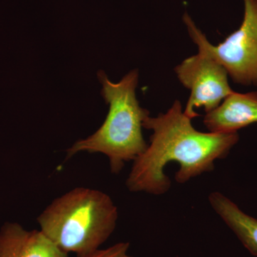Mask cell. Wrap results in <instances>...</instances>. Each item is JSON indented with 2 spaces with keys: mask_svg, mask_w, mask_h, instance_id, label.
I'll return each instance as SVG.
<instances>
[{
  "mask_svg": "<svg viewBox=\"0 0 257 257\" xmlns=\"http://www.w3.org/2000/svg\"><path fill=\"white\" fill-rule=\"evenodd\" d=\"M143 128L152 131L150 143L134 161L126 185L131 192L154 195H162L170 189V179L164 172L167 164H179L175 180L184 184L212 172L215 161L227 156L239 140L237 133L198 131L193 126L192 119L184 114L179 100L167 112L147 117Z\"/></svg>",
  "mask_w": 257,
  "mask_h": 257,
  "instance_id": "cell-1",
  "label": "cell"
},
{
  "mask_svg": "<svg viewBox=\"0 0 257 257\" xmlns=\"http://www.w3.org/2000/svg\"><path fill=\"white\" fill-rule=\"evenodd\" d=\"M97 77L102 87L101 96L109 105V112L97 131L67 150V159L81 152L101 153L109 159L111 172L118 174L125 162L136 160L148 147L143 128L150 111L142 107L137 99L138 69L117 83L111 82L103 70L98 72Z\"/></svg>",
  "mask_w": 257,
  "mask_h": 257,
  "instance_id": "cell-2",
  "label": "cell"
},
{
  "mask_svg": "<svg viewBox=\"0 0 257 257\" xmlns=\"http://www.w3.org/2000/svg\"><path fill=\"white\" fill-rule=\"evenodd\" d=\"M117 207L106 193L77 187L52 201L37 218L40 231L64 252L99 249L116 228Z\"/></svg>",
  "mask_w": 257,
  "mask_h": 257,
  "instance_id": "cell-3",
  "label": "cell"
},
{
  "mask_svg": "<svg viewBox=\"0 0 257 257\" xmlns=\"http://www.w3.org/2000/svg\"><path fill=\"white\" fill-rule=\"evenodd\" d=\"M242 23L219 45H212L188 13L183 21L199 52L210 56L222 65L233 82L257 87V0H243Z\"/></svg>",
  "mask_w": 257,
  "mask_h": 257,
  "instance_id": "cell-4",
  "label": "cell"
},
{
  "mask_svg": "<svg viewBox=\"0 0 257 257\" xmlns=\"http://www.w3.org/2000/svg\"><path fill=\"white\" fill-rule=\"evenodd\" d=\"M175 70L179 82L190 90L184 109L190 119L199 116L196 109L203 108L207 114L234 92L230 87L229 74L224 67L204 52L185 59Z\"/></svg>",
  "mask_w": 257,
  "mask_h": 257,
  "instance_id": "cell-5",
  "label": "cell"
},
{
  "mask_svg": "<svg viewBox=\"0 0 257 257\" xmlns=\"http://www.w3.org/2000/svg\"><path fill=\"white\" fill-rule=\"evenodd\" d=\"M257 123V92H233L220 105L206 114L204 124L214 133H237Z\"/></svg>",
  "mask_w": 257,
  "mask_h": 257,
  "instance_id": "cell-6",
  "label": "cell"
},
{
  "mask_svg": "<svg viewBox=\"0 0 257 257\" xmlns=\"http://www.w3.org/2000/svg\"><path fill=\"white\" fill-rule=\"evenodd\" d=\"M0 257H69L40 230L7 223L0 231Z\"/></svg>",
  "mask_w": 257,
  "mask_h": 257,
  "instance_id": "cell-7",
  "label": "cell"
},
{
  "mask_svg": "<svg viewBox=\"0 0 257 257\" xmlns=\"http://www.w3.org/2000/svg\"><path fill=\"white\" fill-rule=\"evenodd\" d=\"M209 202L244 247L253 256H257V219L245 214L235 203L220 192L211 193Z\"/></svg>",
  "mask_w": 257,
  "mask_h": 257,
  "instance_id": "cell-8",
  "label": "cell"
},
{
  "mask_svg": "<svg viewBox=\"0 0 257 257\" xmlns=\"http://www.w3.org/2000/svg\"><path fill=\"white\" fill-rule=\"evenodd\" d=\"M130 243L120 242L104 249H98L94 252L82 257H133L128 254Z\"/></svg>",
  "mask_w": 257,
  "mask_h": 257,
  "instance_id": "cell-9",
  "label": "cell"
}]
</instances>
